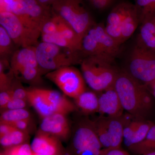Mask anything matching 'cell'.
<instances>
[{
  "label": "cell",
  "instance_id": "obj_31",
  "mask_svg": "<svg viewBox=\"0 0 155 155\" xmlns=\"http://www.w3.org/2000/svg\"><path fill=\"white\" fill-rule=\"evenodd\" d=\"M136 5L141 20L155 16V0H135Z\"/></svg>",
  "mask_w": 155,
  "mask_h": 155
},
{
  "label": "cell",
  "instance_id": "obj_8",
  "mask_svg": "<svg viewBox=\"0 0 155 155\" xmlns=\"http://www.w3.org/2000/svg\"><path fill=\"white\" fill-rule=\"evenodd\" d=\"M45 77L54 83L66 95L74 99L85 91V81L83 75L72 66L48 72Z\"/></svg>",
  "mask_w": 155,
  "mask_h": 155
},
{
  "label": "cell",
  "instance_id": "obj_7",
  "mask_svg": "<svg viewBox=\"0 0 155 155\" xmlns=\"http://www.w3.org/2000/svg\"><path fill=\"white\" fill-rule=\"evenodd\" d=\"M127 116H101L91 121L102 148L121 147L124 128L129 121Z\"/></svg>",
  "mask_w": 155,
  "mask_h": 155
},
{
  "label": "cell",
  "instance_id": "obj_20",
  "mask_svg": "<svg viewBox=\"0 0 155 155\" xmlns=\"http://www.w3.org/2000/svg\"><path fill=\"white\" fill-rule=\"evenodd\" d=\"M140 23V16L135 5L121 23L122 43L133 34Z\"/></svg>",
  "mask_w": 155,
  "mask_h": 155
},
{
  "label": "cell",
  "instance_id": "obj_3",
  "mask_svg": "<svg viewBox=\"0 0 155 155\" xmlns=\"http://www.w3.org/2000/svg\"><path fill=\"white\" fill-rule=\"evenodd\" d=\"M37 60L40 68L47 73L79 62L78 52L57 45L42 41L35 46Z\"/></svg>",
  "mask_w": 155,
  "mask_h": 155
},
{
  "label": "cell",
  "instance_id": "obj_6",
  "mask_svg": "<svg viewBox=\"0 0 155 155\" xmlns=\"http://www.w3.org/2000/svg\"><path fill=\"white\" fill-rule=\"evenodd\" d=\"M11 13L26 28L40 35L44 25L54 14L51 7L42 5L36 0H19L12 8Z\"/></svg>",
  "mask_w": 155,
  "mask_h": 155
},
{
  "label": "cell",
  "instance_id": "obj_22",
  "mask_svg": "<svg viewBox=\"0 0 155 155\" xmlns=\"http://www.w3.org/2000/svg\"><path fill=\"white\" fill-rule=\"evenodd\" d=\"M128 148L133 153L139 155L155 151V125L152 126L143 140Z\"/></svg>",
  "mask_w": 155,
  "mask_h": 155
},
{
  "label": "cell",
  "instance_id": "obj_26",
  "mask_svg": "<svg viewBox=\"0 0 155 155\" xmlns=\"http://www.w3.org/2000/svg\"><path fill=\"white\" fill-rule=\"evenodd\" d=\"M42 72L40 67H30L19 70L14 75L21 82L35 84L40 82Z\"/></svg>",
  "mask_w": 155,
  "mask_h": 155
},
{
  "label": "cell",
  "instance_id": "obj_45",
  "mask_svg": "<svg viewBox=\"0 0 155 155\" xmlns=\"http://www.w3.org/2000/svg\"><path fill=\"white\" fill-rule=\"evenodd\" d=\"M150 86L151 87L154 96L155 97V82H154V81H152V82H151L150 84H149L148 85H147L146 86Z\"/></svg>",
  "mask_w": 155,
  "mask_h": 155
},
{
  "label": "cell",
  "instance_id": "obj_37",
  "mask_svg": "<svg viewBox=\"0 0 155 155\" xmlns=\"http://www.w3.org/2000/svg\"><path fill=\"white\" fill-rule=\"evenodd\" d=\"M100 155H130L121 147L102 148Z\"/></svg>",
  "mask_w": 155,
  "mask_h": 155
},
{
  "label": "cell",
  "instance_id": "obj_2",
  "mask_svg": "<svg viewBox=\"0 0 155 155\" xmlns=\"http://www.w3.org/2000/svg\"><path fill=\"white\" fill-rule=\"evenodd\" d=\"M113 63L99 56L84 57L81 66L85 82L97 91L104 92L114 87L119 71Z\"/></svg>",
  "mask_w": 155,
  "mask_h": 155
},
{
  "label": "cell",
  "instance_id": "obj_34",
  "mask_svg": "<svg viewBox=\"0 0 155 155\" xmlns=\"http://www.w3.org/2000/svg\"><path fill=\"white\" fill-rule=\"evenodd\" d=\"M58 32V24L54 14L45 23L41 31V34L50 35Z\"/></svg>",
  "mask_w": 155,
  "mask_h": 155
},
{
  "label": "cell",
  "instance_id": "obj_13",
  "mask_svg": "<svg viewBox=\"0 0 155 155\" xmlns=\"http://www.w3.org/2000/svg\"><path fill=\"white\" fill-rule=\"evenodd\" d=\"M124 110L114 87L104 91L99 97L98 113L102 116L119 117L123 115Z\"/></svg>",
  "mask_w": 155,
  "mask_h": 155
},
{
  "label": "cell",
  "instance_id": "obj_43",
  "mask_svg": "<svg viewBox=\"0 0 155 155\" xmlns=\"http://www.w3.org/2000/svg\"><path fill=\"white\" fill-rule=\"evenodd\" d=\"M2 153L4 155H19L15 147L5 149V150Z\"/></svg>",
  "mask_w": 155,
  "mask_h": 155
},
{
  "label": "cell",
  "instance_id": "obj_41",
  "mask_svg": "<svg viewBox=\"0 0 155 155\" xmlns=\"http://www.w3.org/2000/svg\"><path fill=\"white\" fill-rule=\"evenodd\" d=\"M112 1L113 0H91L90 2L96 8L103 10L107 8Z\"/></svg>",
  "mask_w": 155,
  "mask_h": 155
},
{
  "label": "cell",
  "instance_id": "obj_24",
  "mask_svg": "<svg viewBox=\"0 0 155 155\" xmlns=\"http://www.w3.org/2000/svg\"><path fill=\"white\" fill-rule=\"evenodd\" d=\"M134 6L127 3H122L117 5L108 15L107 24L121 25L123 20Z\"/></svg>",
  "mask_w": 155,
  "mask_h": 155
},
{
  "label": "cell",
  "instance_id": "obj_23",
  "mask_svg": "<svg viewBox=\"0 0 155 155\" xmlns=\"http://www.w3.org/2000/svg\"><path fill=\"white\" fill-rule=\"evenodd\" d=\"M29 137L28 132L14 128L8 134L0 137V143L5 149L25 143Z\"/></svg>",
  "mask_w": 155,
  "mask_h": 155
},
{
  "label": "cell",
  "instance_id": "obj_12",
  "mask_svg": "<svg viewBox=\"0 0 155 155\" xmlns=\"http://www.w3.org/2000/svg\"><path fill=\"white\" fill-rule=\"evenodd\" d=\"M40 130L63 140L68 138L70 131L66 115L57 113L42 119Z\"/></svg>",
  "mask_w": 155,
  "mask_h": 155
},
{
  "label": "cell",
  "instance_id": "obj_39",
  "mask_svg": "<svg viewBox=\"0 0 155 155\" xmlns=\"http://www.w3.org/2000/svg\"><path fill=\"white\" fill-rule=\"evenodd\" d=\"M15 148L19 155H34L31 146L26 143L16 146Z\"/></svg>",
  "mask_w": 155,
  "mask_h": 155
},
{
  "label": "cell",
  "instance_id": "obj_46",
  "mask_svg": "<svg viewBox=\"0 0 155 155\" xmlns=\"http://www.w3.org/2000/svg\"><path fill=\"white\" fill-rule=\"evenodd\" d=\"M143 155H155V151L147 153L144 154Z\"/></svg>",
  "mask_w": 155,
  "mask_h": 155
},
{
  "label": "cell",
  "instance_id": "obj_49",
  "mask_svg": "<svg viewBox=\"0 0 155 155\" xmlns=\"http://www.w3.org/2000/svg\"><path fill=\"white\" fill-rule=\"evenodd\" d=\"M153 81H154V82H155V79H154V80Z\"/></svg>",
  "mask_w": 155,
  "mask_h": 155
},
{
  "label": "cell",
  "instance_id": "obj_19",
  "mask_svg": "<svg viewBox=\"0 0 155 155\" xmlns=\"http://www.w3.org/2000/svg\"><path fill=\"white\" fill-rule=\"evenodd\" d=\"M74 99L76 108L84 114H93L98 111L99 97L93 92L85 91Z\"/></svg>",
  "mask_w": 155,
  "mask_h": 155
},
{
  "label": "cell",
  "instance_id": "obj_17",
  "mask_svg": "<svg viewBox=\"0 0 155 155\" xmlns=\"http://www.w3.org/2000/svg\"><path fill=\"white\" fill-rule=\"evenodd\" d=\"M28 101L42 119L54 114L41 88L27 89Z\"/></svg>",
  "mask_w": 155,
  "mask_h": 155
},
{
  "label": "cell",
  "instance_id": "obj_27",
  "mask_svg": "<svg viewBox=\"0 0 155 155\" xmlns=\"http://www.w3.org/2000/svg\"><path fill=\"white\" fill-rule=\"evenodd\" d=\"M31 119L30 113L25 109L7 110L0 116V122L10 124L19 120Z\"/></svg>",
  "mask_w": 155,
  "mask_h": 155
},
{
  "label": "cell",
  "instance_id": "obj_38",
  "mask_svg": "<svg viewBox=\"0 0 155 155\" xmlns=\"http://www.w3.org/2000/svg\"><path fill=\"white\" fill-rule=\"evenodd\" d=\"M19 0H0V13L11 12L12 8Z\"/></svg>",
  "mask_w": 155,
  "mask_h": 155
},
{
  "label": "cell",
  "instance_id": "obj_18",
  "mask_svg": "<svg viewBox=\"0 0 155 155\" xmlns=\"http://www.w3.org/2000/svg\"><path fill=\"white\" fill-rule=\"evenodd\" d=\"M137 40L144 46L155 52V16L141 20Z\"/></svg>",
  "mask_w": 155,
  "mask_h": 155
},
{
  "label": "cell",
  "instance_id": "obj_50",
  "mask_svg": "<svg viewBox=\"0 0 155 155\" xmlns=\"http://www.w3.org/2000/svg\"><path fill=\"white\" fill-rule=\"evenodd\" d=\"M90 1H91V0H89Z\"/></svg>",
  "mask_w": 155,
  "mask_h": 155
},
{
  "label": "cell",
  "instance_id": "obj_5",
  "mask_svg": "<svg viewBox=\"0 0 155 155\" xmlns=\"http://www.w3.org/2000/svg\"><path fill=\"white\" fill-rule=\"evenodd\" d=\"M51 8L53 12L71 25L82 40L93 25L91 16L82 0H57Z\"/></svg>",
  "mask_w": 155,
  "mask_h": 155
},
{
  "label": "cell",
  "instance_id": "obj_33",
  "mask_svg": "<svg viewBox=\"0 0 155 155\" xmlns=\"http://www.w3.org/2000/svg\"><path fill=\"white\" fill-rule=\"evenodd\" d=\"M105 28L108 34L121 45L122 44L121 25L107 24Z\"/></svg>",
  "mask_w": 155,
  "mask_h": 155
},
{
  "label": "cell",
  "instance_id": "obj_40",
  "mask_svg": "<svg viewBox=\"0 0 155 155\" xmlns=\"http://www.w3.org/2000/svg\"><path fill=\"white\" fill-rule=\"evenodd\" d=\"M11 92L9 89L8 90L0 92V107L1 109L5 110L8 103L11 100Z\"/></svg>",
  "mask_w": 155,
  "mask_h": 155
},
{
  "label": "cell",
  "instance_id": "obj_14",
  "mask_svg": "<svg viewBox=\"0 0 155 155\" xmlns=\"http://www.w3.org/2000/svg\"><path fill=\"white\" fill-rule=\"evenodd\" d=\"M60 139L40 130L32 140L34 152L43 155H61Z\"/></svg>",
  "mask_w": 155,
  "mask_h": 155
},
{
  "label": "cell",
  "instance_id": "obj_9",
  "mask_svg": "<svg viewBox=\"0 0 155 155\" xmlns=\"http://www.w3.org/2000/svg\"><path fill=\"white\" fill-rule=\"evenodd\" d=\"M0 25L8 32L14 44L21 48L36 46L40 35L28 29L11 12L0 13Z\"/></svg>",
  "mask_w": 155,
  "mask_h": 155
},
{
  "label": "cell",
  "instance_id": "obj_1",
  "mask_svg": "<svg viewBox=\"0 0 155 155\" xmlns=\"http://www.w3.org/2000/svg\"><path fill=\"white\" fill-rule=\"evenodd\" d=\"M114 88L124 110L136 119L147 120L153 107V101L147 86L126 71L119 72Z\"/></svg>",
  "mask_w": 155,
  "mask_h": 155
},
{
  "label": "cell",
  "instance_id": "obj_25",
  "mask_svg": "<svg viewBox=\"0 0 155 155\" xmlns=\"http://www.w3.org/2000/svg\"><path fill=\"white\" fill-rule=\"evenodd\" d=\"M14 76L10 62L8 59L1 58L0 61V91L8 90L11 87Z\"/></svg>",
  "mask_w": 155,
  "mask_h": 155
},
{
  "label": "cell",
  "instance_id": "obj_15",
  "mask_svg": "<svg viewBox=\"0 0 155 155\" xmlns=\"http://www.w3.org/2000/svg\"><path fill=\"white\" fill-rule=\"evenodd\" d=\"M10 62L14 74L21 69L39 67L37 60L35 46L22 48L17 50L11 55Z\"/></svg>",
  "mask_w": 155,
  "mask_h": 155
},
{
  "label": "cell",
  "instance_id": "obj_10",
  "mask_svg": "<svg viewBox=\"0 0 155 155\" xmlns=\"http://www.w3.org/2000/svg\"><path fill=\"white\" fill-rule=\"evenodd\" d=\"M75 155H100L102 147L91 121L81 122L75 129L72 140Z\"/></svg>",
  "mask_w": 155,
  "mask_h": 155
},
{
  "label": "cell",
  "instance_id": "obj_16",
  "mask_svg": "<svg viewBox=\"0 0 155 155\" xmlns=\"http://www.w3.org/2000/svg\"><path fill=\"white\" fill-rule=\"evenodd\" d=\"M41 90L54 114L67 116L77 109L75 104L59 92L45 89Z\"/></svg>",
  "mask_w": 155,
  "mask_h": 155
},
{
  "label": "cell",
  "instance_id": "obj_4",
  "mask_svg": "<svg viewBox=\"0 0 155 155\" xmlns=\"http://www.w3.org/2000/svg\"><path fill=\"white\" fill-rule=\"evenodd\" d=\"M125 71L140 83L148 85L155 79V52L137 41L130 53Z\"/></svg>",
  "mask_w": 155,
  "mask_h": 155
},
{
  "label": "cell",
  "instance_id": "obj_28",
  "mask_svg": "<svg viewBox=\"0 0 155 155\" xmlns=\"http://www.w3.org/2000/svg\"><path fill=\"white\" fill-rule=\"evenodd\" d=\"M154 125L152 122L147 120H142L140 125L134 131L129 140L125 143V145L128 148L143 140L151 127Z\"/></svg>",
  "mask_w": 155,
  "mask_h": 155
},
{
  "label": "cell",
  "instance_id": "obj_21",
  "mask_svg": "<svg viewBox=\"0 0 155 155\" xmlns=\"http://www.w3.org/2000/svg\"><path fill=\"white\" fill-rule=\"evenodd\" d=\"M54 14L58 24V33L68 40L81 51L82 39L71 25L60 16L54 13Z\"/></svg>",
  "mask_w": 155,
  "mask_h": 155
},
{
  "label": "cell",
  "instance_id": "obj_29",
  "mask_svg": "<svg viewBox=\"0 0 155 155\" xmlns=\"http://www.w3.org/2000/svg\"><path fill=\"white\" fill-rule=\"evenodd\" d=\"M41 35L42 41L50 43L61 47L66 48L75 52L80 51L74 45L58 32L50 35L41 34Z\"/></svg>",
  "mask_w": 155,
  "mask_h": 155
},
{
  "label": "cell",
  "instance_id": "obj_35",
  "mask_svg": "<svg viewBox=\"0 0 155 155\" xmlns=\"http://www.w3.org/2000/svg\"><path fill=\"white\" fill-rule=\"evenodd\" d=\"M8 124L13 126L16 129L29 133V131L31 128L32 122L31 119H28L19 120Z\"/></svg>",
  "mask_w": 155,
  "mask_h": 155
},
{
  "label": "cell",
  "instance_id": "obj_36",
  "mask_svg": "<svg viewBox=\"0 0 155 155\" xmlns=\"http://www.w3.org/2000/svg\"><path fill=\"white\" fill-rule=\"evenodd\" d=\"M28 101L20 99L11 98L5 110H18L25 109Z\"/></svg>",
  "mask_w": 155,
  "mask_h": 155
},
{
  "label": "cell",
  "instance_id": "obj_42",
  "mask_svg": "<svg viewBox=\"0 0 155 155\" xmlns=\"http://www.w3.org/2000/svg\"><path fill=\"white\" fill-rule=\"evenodd\" d=\"M14 128L13 126L7 123L0 122V137L8 134Z\"/></svg>",
  "mask_w": 155,
  "mask_h": 155
},
{
  "label": "cell",
  "instance_id": "obj_48",
  "mask_svg": "<svg viewBox=\"0 0 155 155\" xmlns=\"http://www.w3.org/2000/svg\"><path fill=\"white\" fill-rule=\"evenodd\" d=\"M0 155H3V153L2 152H1V154H0Z\"/></svg>",
  "mask_w": 155,
  "mask_h": 155
},
{
  "label": "cell",
  "instance_id": "obj_32",
  "mask_svg": "<svg viewBox=\"0 0 155 155\" xmlns=\"http://www.w3.org/2000/svg\"><path fill=\"white\" fill-rule=\"evenodd\" d=\"M9 90L11 92V98L20 99L28 101L27 89L24 88L21 81L15 77Z\"/></svg>",
  "mask_w": 155,
  "mask_h": 155
},
{
  "label": "cell",
  "instance_id": "obj_30",
  "mask_svg": "<svg viewBox=\"0 0 155 155\" xmlns=\"http://www.w3.org/2000/svg\"><path fill=\"white\" fill-rule=\"evenodd\" d=\"M13 43H14L7 31L0 25V55L1 58L8 59L13 51Z\"/></svg>",
  "mask_w": 155,
  "mask_h": 155
},
{
  "label": "cell",
  "instance_id": "obj_47",
  "mask_svg": "<svg viewBox=\"0 0 155 155\" xmlns=\"http://www.w3.org/2000/svg\"><path fill=\"white\" fill-rule=\"evenodd\" d=\"M34 155H43L41 154L36 153H35Z\"/></svg>",
  "mask_w": 155,
  "mask_h": 155
},
{
  "label": "cell",
  "instance_id": "obj_11",
  "mask_svg": "<svg viewBox=\"0 0 155 155\" xmlns=\"http://www.w3.org/2000/svg\"><path fill=\"white\" fill-rule=\"evenodd\" d=\"M91 28L96 40L98 56L114 62L119 52L120 45L108 34L104 25H93Z\"/></svg>",
  "mask_w": 155,
  "mask_h": 155
},
{
  "label": "cell",
  "instance_id": "obj_44",
  "mask_svg": "<svg viewBox=\"0 0 155 155\" xmlns=\"http://www.w3.org/2000/svg\"><path fill=\"white\" fill-rule=\"evenodd\" d=\"M36 1L43 5L51 7L57 0H36Z\"/></svg>",
  "mask_w": 155,
  "mask_h": 155
}]
</instances>
